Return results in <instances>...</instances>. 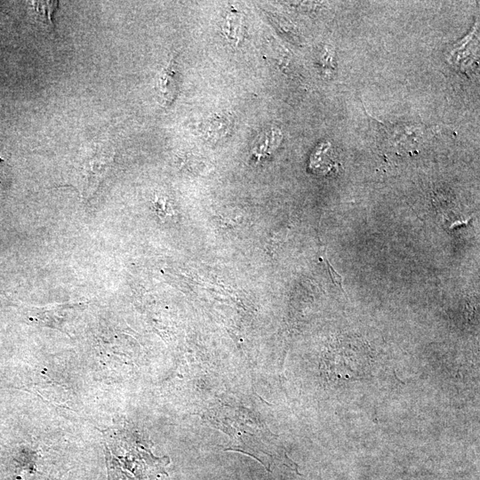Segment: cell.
Segmentation results:
<instances>
[{"mask_svg":"<svg viewBox=\"0 0 480 480\" xmlns=\"http://www.w3.org/2000/svg\"><path fill=\"white\" fill-rule=\"evenodd\" d=\"M211 423L227 434L230 442L228 448L251 455L268 470L280 452L274 443V436L249 410L224 406L211 410Z\"/></svg>","mask_w":480,"mask_h":480,"instance_id":"6da1fadb","label":"cell"},{"mask_svg":"<svg viewBox=\"0 0 480 480\" xmlns=\"http://www.w3.org/2000/svg\"><path fill=\"white\" fill-rule=\"evenodd\" d=\"M156 465L119 444L111 443L108 447V480H166Z\"/></svg>","mask_w":480,"mask_h":480,"instance_id":"7a4b0ae2","label":"cell"},{"mask_svg":"<svg viewBox=\"0 0 480 480\" xmlns=\"http://www.w3.org/2000/svg\"><path fill=\"white\" fill-rule=\"evenodd\" d=\"M73 171V180L81 195L91 196L112 164V152L108 148L96 145L87 155L82 156Z\"/></svg>","mask_w":480,"mask_h":480,"instance_id":"3957f363","label":"cell"},{"mask_svg":"<svg viewBox=\"0 0 480 480\" xmlns=\"http://www.w3.org/2000/svg\"><path fill=\"white\" fill-rule=\"evenodd\" d=\"M330 145L321 144L310 157L309 167L316 173H326L333 166V160L329 154Z\"/></svg>","mask_w":480,"mask_h":480,"instance_id":"277c9868","label":"cell"},{"mask_svg":"<svg viewBox=\"0 0 480 480\" xmlns=\"http://www.w3.org/2000/svg\"><path fill=\"white\" fill-rule=\"evenodd\" d=\"M36 11L42 14L41 19L44 22H49L52 26V12L58 6V2H33Z\"/></svg>","mask_w":480,"mask_h":480,"instance_id":"5b68a950","label":"cell"},{"mask_svg":"<svg viewBox=\"0 0 480 480\" xmlns=\"http://www.w3.org/2000/svg\"><path fill=\"white\" fill-rule=\"evenodd\" d=\"M5 163L2 159H0V187H3L7 181V168H5Z\"/></svg>","mask_w":480,"mask_h":480,"instance_id":"8992f818","label":"cell"}]
</instances>
